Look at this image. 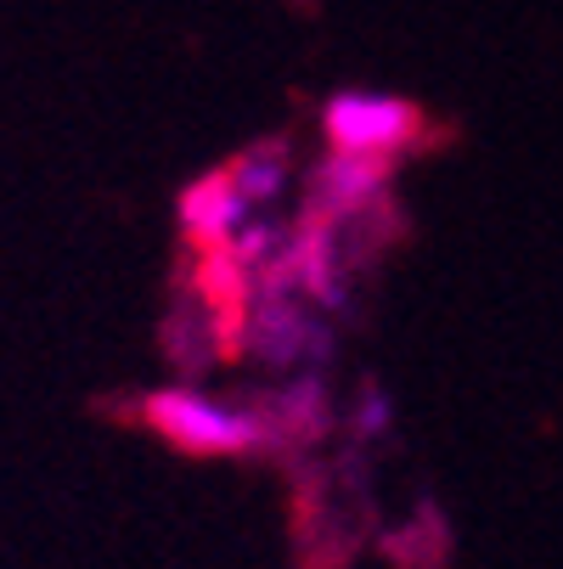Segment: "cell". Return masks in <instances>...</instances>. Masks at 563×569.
Returning <instances> with one entry per match:
<instances>
[{
	"instance_id": "cell-1",
	"label": "cell",
	"mask_w": 563,
	"mask_h": 569,
	"mask_svg": "<svg viewBox=\"0 0 563 569\" xmlns=\"http://www.w3.org/2000/svg\"><path fill=\"white\" fill-rule=\"evenodd\" d=\"M135 418L147 423V435H158L187 457H249V451H265L277 435L260 412L225 406L203 389H158L135 406Z\"/></svg>"
},
{
	"instance_id": "cell-2",
	"label": "cell",
	"mask_w": 563,
	"mask_h": 569,
	"mask_svg": "<svg viewBox=\"0 0 563 569\" xmlns=\"http://www.w3.org/2000/svg\"><path fill=\"white\" fill-rule=\"evenodd\" d=\"M321 130L339 152H378L400 158V147H412L423 130V113L406 97H383V91H333L321 102Z\"/></svg>"
},
{
	"instance_id": "cell-3",
	"label": "cell",
	"mask_w": 563,
	"mask_h": 569,
	"mask_svg": "<svg viewBox=\"0 0 563 569\" xmlns=\"http://www.w3.org/2000/svg\"><path fill=\"white\" fill-rule=\"evenodd\" d=\"M394 176V158H378V152H339L310 176V209L321 214H350V209H366Z\"/></svg>"
},
{
	"instance_id": "cell-4",
	"label": "cell",
	"mask_w": 563,
	"mask_h": 569,
	"mask_svg": "<svg viewBox=\"0 0 563 569\" xmlns=\"http://www.w3.org/2000/svg\"><path fill=\"white\" fill-rule=\"evenodd\" d=\"M254 209L237 198V187H231V176L225 170H214V176H198L187 192H181V231L198 242V249L209 254V249H225V237L243 226Z\"/></svg>"
},
{
	"instance_id": "cell-5",
	"label": "cell",
	"mask_w": 563,
	"mask_h": 569,
	"mask_svg": "<svg viewBox=\"0 0 563 569\" xmlns=\"http://www.w3.org/2000/svg\"><path fill=\"white\" fill-rule=\"evenodd\" d=\"M288 141H254L249 152H237L231 164H225V176H231V187H237V198H243L249 209H265V203H277V192L288 187Z\"/></svg>"
},
{
	"instance_id": "cell-6",
	"label": "cell",
	"mask_w": 563,
	"mask_h": 569,
	"mask_svg": "<svg viewBox=\"0 0 563 569\" xmlns=\"http://www.w3.org/2000/svg\"><path fill=\"white\" fill-rule=\"evenodd\" d=\"M198 305H181V333H170V339H187V345H175L170 356L181 361V367H209V356L198 350ZM225 339V328H220V321H209V328H203V345H220Z\"/></svg>"
}]
</instances>
